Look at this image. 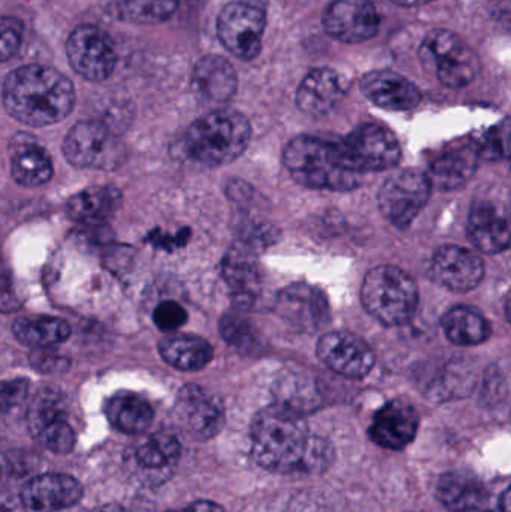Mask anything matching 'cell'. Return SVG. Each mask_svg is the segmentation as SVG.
Segmentation results:
<instances>
[{
    "instance_id": "obj_1",
    "label": "cell",
    "mask_w": 511,
    "mask_h": 512,
    "mask_svg": "<svg viewBox=\"0 0 511 512\" xmlns=\"http://www.w3.org/2000/svg\"><path fill=\"white\" fill-rule=\"evenodd\" d=\"M2 98L14 119L38 128L66 119L75 104L71 80L42 65L21 66L11 72L3 84Z\"/></svg>"
},
{
    "instance_id": "obj_2",
    "label": "cell",
    "mask_w": 511,
    "mask_h": 512,
    "mask_svg": "<svg viewBox=\"0 0 511 512\" xmlns=\"http://www.w3.org/2000/svg\"><path fill=\"white\" fill-rule=\"evenodd\" d=\"M252 457L276 474H288L303 465L309 450V429L303 414L275 403L261 409L252 421Z\"/></svg>"
},
{
    "instance_id": "obj_3",
    "label": "cell",
    "mask_w": 511,
    "mask_h": 512,
    "mask_svg": "<svg viewBox=\"0 0 511 512\" xmlns=\"http://www.w3.org/2000/svg\"><path fill=\"white\" fill-rule=\"evenodd\" d=\"M284 164L293 179L308 188L350 191L362 180L348 164L342 144L320 137L291 140L284 149Z\"/></svg>"
},
{
    "instance_id": "obj_4",
    "label": "cell",
    "mask_w": 511,
    "mask_h": 512,
    "mask_svg": "<svg viewBox=\"0 0 511 512\" xmlns=\"http://www.w3.org/2000/svg\"><path fill=\"white\" fill-rule=\"evenodd\" d=\"M251 140V125L233 110L215 111L192 123L183 138L191 161L206 167L228 164L239 158Z\"/></svg>"
},
{
    "instance_id": "obj_5",
    "label": "cell",
    "mask_w": 511,
    "mask_h": 512,
    "mask_svg": "<svg viewBox=\"0 0 511 512\" xmlns=\"http://www.w3.org/2000/svg\"><path fill=\"white\" fill-rule=\"evenodd\" d=\"M362 301L369 313L386 325L410 321L419 304V289L410 274L395 265H380L366 274Z\"/></svg>"
},
{
    "instance_id": "obj_6",
    "label": "cell",
    "mask_w": 511,
    "mask_h": 512,
    "mask_svg": "<svg viewBox=\"0 0 511 512\" xmlns=\"http://www.w3.org/2000/svg\"><path fill=\"white\" fill-rule=\"evenodd\" d=\"M420 60L444 86L452 89L468 86L480 71L479 56L449 30H435L426 36L420 47Z\"/></svg>"
},
{
    "instance_id": "obj_7",
    "label": "cell",
    "mask_w": 511,
    "mask_h": 512,
    "mask_svg": "<svg viewBox=\"0 0 511 512\" xmlns=\"http://www.w3.org/2000/svg\"><path fill=\"white\" fill-rule=\"evenodd\" d=\"M266 21V0H233L219 14V39L234 56L252 60L260 53Z\"/></svg>"
},
{
    "instance_id": "obj_8",
    "label": "cell",
    "mask_w": 511,
    "mask_h": 512,
    "mask_svg": "<svg viewBox=\"0 0 511 512\" xmlns=\"http://www.w3.org/2000/svg\"><path fill=\"white\" fill-rule=\"evenodd\" d=\"M63 152L69 164L89 170H113L125 159L122 143L95 120L77 123L66 135Z\"/></svg>"
},
{
    "instance_id": "obj_9",
    "label": "cell",
    "mask_w": 511,
    "mask_h": 512,
    "mask_svg": "<svg viewBox=\"0 0 511 512\" xmlns=\"http://www.w3.org/2000/svg\"><path fill=\"white\" fill-rule=\"evenodd\" d=\"M341 144L348 164L360 174L390 170L401 159L399 141L384 126H359Z\"/></svg>"
},
{
    "instance_id": "obj_10",
    "label": "cell",
    "mask_w": 511,
    "mask_h": 512,
    "mask_svg": "<svg viewBox=\"0 0 511 512\" xmlns=\"http://www.w3.org/2000/svg\"><path fill=\"white\" fill-rule=\"evenodd\" d=\"M69 63L80 77L89 81H104L113 74L116 66V48L107 32L83 24L69 36L66 44Z\"/></svg>"
},
{
    "instance_id": "obj_11",
    "label": "cell",
    "mask_w": 511,
    "mask_h": 512,
    "mask_svg": "<svg viewBox=\"0 0 511 512\" xmlns=\"http://www.w3.org/2000/svg\"><path fill=\"white\" fill-rule=\"evenodd\" d=\"M431 186L428 176L419 171L393 174L378 195L381 212L396 227H408L425 207Z\"/></svg>"
},
{
    "instance_id": "obj_12",
    "label": "cell",
    "mask_w": 511,
    "mask_h": 512,
    "mask_svg": "<svg viewBox=\"0 0 511 512\" xmlns=\"http://www.w3.org/2000/svg\"><path fill=\"white\" fill-rule=\"evenodd\" d=\"M324 27L338 41L359 44L377 35L380 17L371 0H335L324 14Z\"/></svg>"
},
{
    "instance_id": "obj_13",
    "label": "cell",
    "mask_w": 511,
    "mask_h": 512,
    "mask_svg": "<svg viewBox=\"0 0 511 512\" xmlns=\"http://www.w3.org/2000/svg\"><path fill=\"white\" fill-rule=\"evenodd\" d=\"M176 415L183 427L200 441L218 435L225 421L221 400L197 385H186L179 391Z\"/></svg>"
},
{
    "instance_id": "obj_14",
    "label": "cell",
    "mask_w": 511,
    "mask_h": 512,
    "mask_svg": "<svg viewBox=\"0 0 511 512\" xmlns=\"http://www.w3.org/2000/svg\"><path fill=\"white\" fill-rule=\"evenodd\" d=\"M276 310L297 330L315 333L330 322V307L320 289L296 283L279 292Z\"/></svg>"
},
{
    "instance_id": "obj_15",
    "label": "cell",
    "mask_w": 511,
    "mask_h": 512,
    "mask_svg": "<svg viewBox=\"0 0 511 512\" xmlns=\"http://www.w3.org/2000/svg\"><path fill=\"white\" fill-rule=\"evenodd\" d=\"M318 357L339 375L363 378L375 364L372 349L356 334L330 331L318 342Z\"/></svg>"
},
{
    "instance_id": "obj_16",
    "label": "cell",
    "mask_w": 511,
    "mask_h": 512,
    "mask_svg": "<svg viewBox=\"0 0 511 512\" xmlns=\"http://www.w3.org/2000/svg\"><path fill=\"white\" fill-rule=\"evenodd\" d=\"M80 481L66 474H44L21 490V504L32 511L56 512L74 507L83 498Z\"/></svg>"
},
{
    "instance_id": "obj_17",
    "label": "cell",
    "mask_w": 511,
    "mask_h": 512,
    "mask_svg": "<svg viewBox=\"0 0 511 512\" xmlns=\"http://www.w3.org/2000/svg\"><path fill=\"white\" fill-rule=\"evenodd\" d=\"M431 274L435 282L455 292H467L482 282L485 265L482 258L459 246H444L432 258Z\"/></svg>"
},
{
    "instance_id": "obj_18",
    "label": "cell",
    "mask_w": 511,
    "mask_h": 512,
    "mask_svg": "<svg viewBox=\"0 0 511 512\" xmlns=\"http://www.w3.org/2000/svg\"><path fill=\"white\" fill-rule=\"evenodd\" d=\"M419 429V414L405 400H392L375 414L369 436L386 450L401 451L414 441Z\"/></svg>"
},
{
    "instance_id": "obj_19",
    "label": "cell",
    "mask_w": 511,
    "mask_h": 512,
    "mask_svg": "<svg viewBox=\"0 0 511 512\" xmlns=\"http://www.w3.org/2000/svg\"><path fill=\"white\" fill-rule=\"evenodd\" d=\"M437 496L450 512H491V492L470 472L444 474L438 480Z\"/></svg>"
},
{
    "instance_id": "obj_20",
    "label": "cell",
    "mask_w": 511,
    "mask_h": 512,
    "mask_svg": "<svg viewBox=\"0 0 511 512\" xmlns=\"http://www.w3.org/2000/svg\"><path fill=\"white\" fill-rule=\"evenodd\" d=\"M362 92L378 107L392 111H407L422 101V93L402 75L393 71H374L362 80Z\"/></svg>"
},
{
    "instance_id": "obj_21",
    "label": "cell",
    "mask_w": 511,
    "mask_h": 512,
    "mask_svg": "<svg viewBox=\"0 0 511 512\" xmlns=\"http://www.w3.org/2000/svg\"><path fill=\"white\" fill-rule=\"evenodd\" d=\"M236 89V71L227 59L207 56L198 60L192 72V90L200 101L224 104L233 98Z\"/></svg>"
},
{
    "instance_id": "obj_22",
    "label": "cell",
    "mask_w": 511,
    "mask_h": 512,
    "mask_svg": "<svg viewBox=\"0 0 511 512\" xmlns=\"http://www.w3.org/2000/svg\"><path fill=\"white\" fill-rule=\"evenodd\" d=\"M345 93L344 78L332 69H314L297 90V107L309 116H324L336 107Z\"/></svg>"
},
{
    "instance_id": "obj_23",
    "label": "cell",
    "mask_w": 511,
    "mask_h": 512,
    "mask_svg": "<svg viewBox=\"0 0 511 512\" xmlns=\"http://www.w3.org/2000/svg\"><path fill=\"white\" fill-rule=\"evenodd\" d=\"M468 236L479 251L501 254L510 245L509 221L494 204L479 203L471 210Z\"/></svg>"
},
{
    "instance_id": "obj_24",
    "label": "cell",
    "mask_w": 511,
    "mask_h": 512,
    "mask_svg": "<svg viewBox=\"0 0 511 512\" xmlns=\"http://www.w3.org/2000/svg\"><path fill=\"white\" fill-rule=\"evenodd\" d=\"M222 273L233 289L236 303L242 307L251 306L261 283L260 264L251 248L245 245L231 249L222 262Z\"/></svg>"
},
{
    "instance_id": "obj_25",
    "label": "cell",
    "mask_w": 511,
    "mask_h": 512,
    "mask_svg": "<svg viewBox=\"0 0 511 512\" xmlns=\"http://www.w3.org/2000/svg\"><path fill=\"white\" fill-rule=\"evenodd\" d=\"M14 144L11 173L15 182L23 186H41L53 176L50 156L30 135H18Z\"/></svg>"
},
{
    "instance_id": "obj_26",
    "label": "cell",
    "mask_w": 511,
    "mask_h": 512,
    "mask_svg": "<svg viewBox=\"0 0 511 512\" xmlns=\"http://www.w3.org/2000/svg\"><path fill=\"white\" fill-rule=\"evenodd\" d=\"M120 204H122L120 192L111 186H102V188L86 189L74 195L68 201L66 210L74 221L87 225H101L113 218Z\"/></svg>"
},
{
    "instance_id": "obj_27",
    "label": "cell",
    "mask_w": 511,
    "mask_h": 512,
    "mask_svg": "<svg viewBox=\"0 0 511 512\" xmlns=\"http://www.w3.org/2000/svg\"><path fill=\"white\" fill-rule=\"evenodd\" d=\"M477 150L474 147H455L438 156L431 165L429 182L443 189H455L465 185L477 170Z\"/></svg>"
},
{
    "instance_id": "obj_28",
    "label": "cell",
    "mask_w": 511,
    "mask_h": 512,
    "mask_svg": "<svg viewBox=\"0 0 511 512\" xmlns=\"http://www.w3.org/2000/svg\"><path fill=\"white\" fill-rule=\"evenodd\" d=\"M159 352L170 366L183 372H195L209 364L213 349L206 340L189 334L167 337L159 343Z\"/></svg>"
},
{
    "instance_id": "obj_29",
    "label": "cell",
    "mask_w": 511,
    "mask_h": 512,
    "mask_svg": "<svg viewBox=\"0 0 511 512\" xmlns=\"http://www.w3.org/2000/svg\"><path fill=\"white\" fill-rule=\"evenodd\" d=\"M107 417L119 432L138 435L153 423V409L137 394L119 393L108 402Z\"/></svg>"
},
{
    "instance_id": "obj_30",
    "label": "cell",
    "mask_w": 511,
    "mask_h": 512,
    "mask_svg": "<svg viewBox=\"0 0 511 512\" xmlns=\"http://www.w3.org/2000/svg\"><path fill=\"white\" fill-rule=\"evenodd\" d=\"M444 333L459 346L480 345L491 334L489 322L473 307L459 306L449 310L443 319Z\"/></svg>"
},
{
    "instance_id": "obj_31",
    "label": "cell",
    "mask_w": 511,
    "mask_h": 512,
    "mask_svg": "<svg viewBox=\"0 0 511 512\" xmlns=\"http://www.w3.org/2000/svg\"><path fill=\"white\" fill-rule=\"evenodd\" d=\"M14 334L24 345L32 348H51L57 343L65 342L71 336L68 322L48 316L35 318H20L15 321Z\"/></svg>"
},
{
    "instance_id": "obj_32",
    "label": "cell",
    "mask_w": 511,
    "mask_h": 512,
    "mask_svg": "<svg viewBox=\"0 0 511 512\" xmlns=\"http://www.w3.org/2000/svg\"><path fill=\"white\" fill-rule=\"evenodd\" d=\"M180 459V444L173 435L158 433L150 436L135 451V463L143 471L164 477L165 472L176 466Z\"/></svg>"
},
{
    "instance_id": "obj_33",
    "label": "cell",
    "mask_w": 511,
    "mask_h": 512,
    "mask_svg": "<svg viewBox=\"0 0 511 512\" xmlns=\"http://www.w3.org/2000/svg\"><path fill=\"white\" fill-rule=\"evenodd\" d=\"M65 397L53 388H45L36 394L27 412V426L33 436L38 435L44 427L54 421L65 420Z\"/></svg>"
},
{
    "instance_id": "obj_34",
    "label": "cell",
    "mask_w": 511,
    "mask_h": 512,
    "mask_svg": "<svg viewBox=\"0 0 511 512\" xmlns=\"http://www.w3.org/2000/svg\"><path fill=\"white\" fill-rule=\"evenodd\" d=\"M177 5V0H119L117 12L132 23H162L174 14Z\"/></svg>"
},
{
    "instance_id": "obj_35",
    "label": "cell",
    "mask_w": 511,
    "mask_h": 512,
    "mask_svg": "<svg viewBox=\"0 0 511 512\" xmlns=\"http://www.w3.org/2000/svg\"><path fill=\"white\" fill-rule=\"evenodd\" d=\"M279 402L282 405L290 406L303 414L306 406L315 402L314 388L309 385V381L300 378L297 375L285 376L279 381Z\"/></svg>"
},
{
    "instance_id": "obj_36",
    "label": "cell",
    "mask_w": 511,
    "mask_h": 512,
    "mask_svg": "<svg viewBox=\"0 0 511 512\" xmlns=\"http://www.w3.org/2000/svg\"><path fill=\"white\" fill-rule=\"evenodd\" d=\"M221 336L239 351H251L257 345L254 330L246 319L236 315H225L221 319Z\"/></svg>"
},
{
    "instance_id": "obj_37",
    "label": "cell",
    "mask_w": 511,
    "mask_h": 512,
    "mask_svg": "<svg viewBox=\"0 0 511 512\" xmlns=\"http://www.w3.org/2000/svg\"><path fill=\"white\" fill-rule=\"evenodd\" d=\"M47 450L56 454L71 453L75 445V433L66 420L54 421L35 436Z\"/></svg>"
},
{
    "instance_id": "obj_38",
    "label": "cell",
    "mask_w": 511,
    "mask_h": 512,
    "mask_svg": "<svg viewBox=\"0 0 511 512\" xmlns=\"http://www.w3.org/2000/svg\"><path fill=\"white\" fill-rule=\"evenodd\" d=\"M24 26L18 18L0 17V63L11 59L21 45Z\"/></svg>"
},
{
    "instance_id": "obj_39",
    "label": "cell",
    "mask_w": 511,
    "mask_h": 512,
    "mask_svg": "<svg viewBox=\"0 0 511 512\" xmlns=\"http://www.w3.org/2000/svg\"><path fill=\"white\" fill-rule=\"evenodd\" d=\"M153 321L162 331H174L185 325L188 313L176 301H164L156 307Z\"/></svg>"
},
{
    "instance_id": "obj_40",
    "label": "cell",
    "mask_w": 511,
    "mask_h": 512,
    "mask_svg": "<svg viewBox=\"0 0 511 512\" xmlns=\"http://www.w3.org/2000/svg\"><path fill=\"white\" fill-rule=\"evenodd\" d=\"M29 382L24 379L0 382V412H8L17 408L26 400Z\"/></svg>"
},
{
    "instance_id": "obj_41",
    "label": "cell",
    "mask_w": 511,
    "mask_h": 512,
    "mask_svg": "<svg viewBox=\"0 0 511 512\" xmlns=\"http://www.w3.org/2000/svg\"><path fill=\"white\" fill-rule=\"evenodd\" d=\"M20 307V300L12 288L11 274L0 262V312L11 313Z\"/></svg>"
},
{
    "instance_id": "obj_42",
    "label": "cell",
    "mask_w": 511,
    "mask_h": 512,
    "mask_svg": "<svg viewBox=\"0 0 511 512\" xmlns=\"http://www.w3.org/2000/svg\"><path fill=\"white\" fill-rule=\"evenodd\" d=\"M30 360H32L33 367L39 370V372H62V370L68 367V361H66L65 358L48 351V348L38 349Z\"/></svg>"
},
{
    "instance_id": "obj_43",
    "label": "cell",
    "mask_w": 511,
    "mask_h": 512,
    "mask_svg": "<svg viewBox=\"0 0 511 512\" xmlns=\"http://www.w3.org/2000/svg\"><path fill=\"white\" fill-rule=\"evenodd\" d=\"M168 512H225V510L221 505L215 504V502L198 501L186 507L185 510Z\"/></svg>"
},
{
    "instance_id": "obj_44",
    "label": "cell",
    "mask_w": 511,
    "mask_h": 512,
    "mask_svg": "<svg viewBox=\"0 0 511 512\" xmlns=\"http://www.w3.org/2000/svg\"><path fill=\"white\" fill-rule=\"evenodd\" d=\"M392 2L399 6H407V8H411V6L426 5V3L434 2V0H392Z\"/></svg>"
},
{
    "instance_id": "obj_45",
    "label": "cell",
    "mask_w": 511,
    "mask_h": 512,
    "mask_svg": "<svg viewBox=\"0 0 511 512\" xmlns=\"http://www.w3.org/2000/svg\"><path fill=\"white\" fill-rule=\"evenodd\" d=\"M23 504L18 505L15 502H6V504H0V512H24Z\"/></svg>"
},
{
    "instance_id": "obj_46",
    "label": "cell",
    "mask_w": 511,
    "mask_h": 512,
    "mask_svg": "<svg viewBox=\"0 0 511 512\" xmlns=\"http://www.w3.org/2000/svg\"><path fill=\"white\" fill-rule=\"evenodd\" d=\"M509 495H510V492L509 490H506V492H504V495H503V498H501V501H500V511L501 512H509Z\"/></svg>"
},
{
    "instance_id": "obj_47",
    "label": "cell",
    "mask_w": 511,
    "mask_h": 512,
    "mask_svg": "<svg viewBox=\"0 0 511 512\" xmlns=\"http://www.w3.org/2000/svg\"><path fill=\"white\" fill-rule=\"evenodd\" d=\"M99 512H129L126 510V508L120 507V505L117 504H110L105 505V507H102Z\"/></svg>"
},
{
    "instance_id": "obj_48",
    "label": "cell",
    "mask_w": 511,
    "mask_h": 512,
    "mask_svg": "<svg viewBox=\"0 0 511 512\" xmlns=\"http://www.w3.org/2000/svg\"><path fill=\"white\" fill-rule=\"evenodd\" d=\"M177 2H179V0H177Z\"/></svg>"
}]
</instances>
